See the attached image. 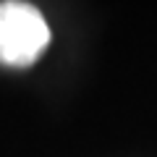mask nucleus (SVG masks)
<instances>
[{
	"mask_svg": "<svg viewBox=\"0 0 157 157\" xmlns=\"http://www.w3.org/2000/svg\"><path fill=\"white\" fill-rule=\"evenodd\" d=\"M50 42V26L45 16L21 0L0 3V63L11 68H26L42 55Z\"/></svg>",
	"mask_w": 157,
	"mask_h": 157,
	"instance_id": "f257e3e1",
	"label": "nucleus"
}]
</instances>
